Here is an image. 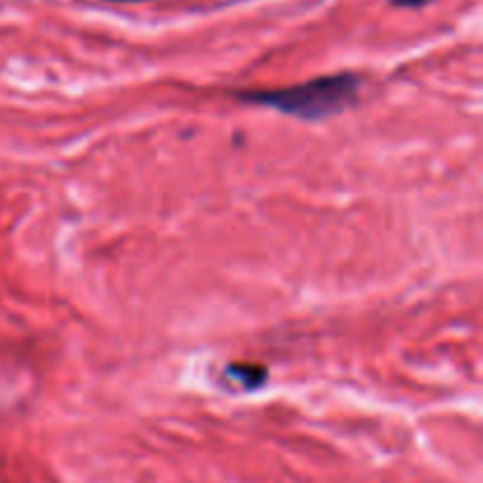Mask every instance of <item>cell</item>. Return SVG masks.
Wrapping results in <instances>:
<instances>
[{
	"label": "cell",
	"instance_id": "3",
	"mask_svg": "<svg viewBox=\"0 0 483 483\" xmlns=\"http://www.w3.org/2000/svg\"><path fill=\"white\" fill-rule=\"evenodd\" d=\"M396 5H408V7H418V5H424L427 0H394Z\"/></svg>",
	"mask_w": 483,
	"mask_h": 483
},
{
	"label": "cell",
	"instance_id": "2",
	"mask_svg": "<svg viewBox=\"0 0 483 483\" xmlns=\"http://www.w3.org/2000/svg\"><path fill=\"white\" fill-rule=\"evenodd\" d=\"M229 375L236 377V380H241L248 389H255L260 387L264 382V377H267V373H264V368H257V365H232L229 368Z\"/></svg>",
	"mask_w": 483,
	"mask_h": 483
},
{
	"label": "cell",
	"instance_id": "1",
	"mask_svg": "<svg viewBox=\"0 0 483 483\" xmlns=\"http://www.w3.org/2000/svg\"><path fill=\"white\" fill-rule=\"evenodd\" d=\"M358 78L352 73L321 76L293 88L267 90V92H248L245 99L269 104L280 114L298 116L305 120H323L342 114L356 102Z\"/></svg>",
	"mask_w": 483,
	"mask_h": 483
}]
</instances>
